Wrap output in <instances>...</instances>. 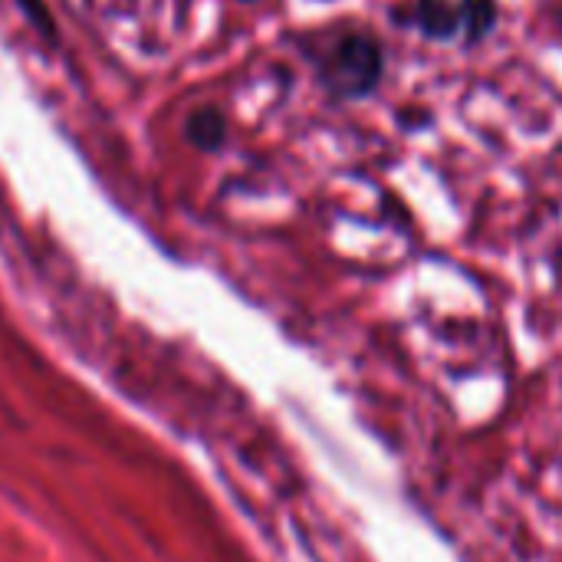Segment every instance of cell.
<instances>
[{
	"instance_id": "6da1fadb",
	"label": "cell",
	"mask_w": 562,
	"mask_h": 562,
	"mask_svg": "<svg viewBox=\"0 0 562 562\" xmlns=\"http://www.w3.org/2000/svg\"><path fill=\"white\" fill-rule=\"evenodd\" d=\"M306 63L316 72V82L339 102H356L372 95L385 76V46L382 40L352 23L339 20L326 30H313L300 40Z\"/></svg>"
},
{
	"instance_id": "5b68a950",
	"label": "cell",
	"mask_w": 562,
	"mask_h": 562,
	"mask_svg": "<svg viewBox=\"0 0 562 562\" xmlns=\"http://www.w3.org/2000/svg\"><path fill=\"white\" fill-rule=\"evenodd\" d=\"M20 10H23V16L43 33V36H53V13L46 10V3L43 0H13Z\"/></svg>"
},
{
	"instance_id": "3957f363",
	"label": "cell",
	"mask_w": 562,
	"mask_h": 562,
	"mask_svg": "<svg viewBox=\"0 0 562 562\" xmlns=\"http://www.w3.org/2000/svg\"><path fill=\"white\" fill-rule=\"evenodd\" d=\"M224 135H227V122L217 109H198L191 119H188V138L204 148V151H214L224 145Z\"/></svg>"
},
{
	"instance_id": "277c9868",
	"label": "cell",
	"mask_w": 562,
	"mask_h": 562,
	"mask_svg": "<svg viewBox=\"0 0 562 562\" xmlns=\"http://www.w3.org/2000/svg\"><path fill=\"white\" fill-rule=\"evenodd\" d=\"M501 20V3L497 0H468V30H464V46H477L497 30Z\"/></svg>"
},
{
	"instance_id": "7a4b0ae2",
	"label": "cell",
	"mask_w": 562,
	"mask_h": 562,
	"mask_svg": "<svg viewBox=\"0 0 562 562\" xmlns=\"http://www.w3.org/2000/svg\"><path fill=\"white\" fill-rule=\"evenodd\" d=\"M398 26H408L435 43H464L468 30V0H408L392 10Z\"/></svg>"
}]
</instances>
